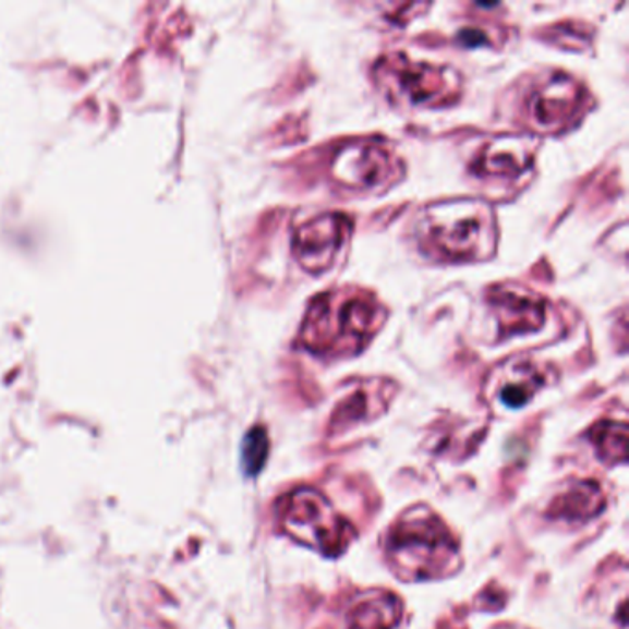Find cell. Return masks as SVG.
<instances>
[{
  "instance_id": "obj_3",
  "label": "cell",
  "mask_w": 629,
  "mask_h": 629,
  "mask_svg": "<svg viewBox=\"0 0 629 629\" xmlns=\"http://www.w3.org/2000/svg\"><path fill=\"white\" fill-rule=\"evenodd\" d=\"M418 237L426 253L450 263L487 261L497 250V218L482 199L462 198L428 205Z\"/></svg>"
},
{
  "instance_id": "obj_6",
  "label": "cell",
  "mask_w": 629,
  "mask_h": 629,
  "mask_svg": "<svg viewBox=\"0 0 629 629\" xmlns=\"http://www.w3.org/2000/svg\"><path fill=\"white\" fill-rule=\"evenodd\" d=\"M588 106V89L574 76L552 72L528 93L524 119L532 132L564 133L582 119Z\"/></svg>"
},
{
  "instance_id": "obj_15",
  "label": "cell",
  "mask_w": 629,
  "mask_h": 629,
  "mask_svg": "<svg viewBox=\"0 0 629 629\" xmlns=\"http://www.w3.org/2000/svg\"><path fill=\"white\" fill-rule=\"evenodd\" d=\"M589 439L596 450L600 462L606 463L607 468L626 463V450H628V426L626 423L602 421L591 428Z\"/></svg>"
},
{
  "instance_id": "obj_7",
  "label": "cell",
  "mask_w": 629,
  "mask_h": 629,
  "mask_svg": "<svg viewBox=\"0 0 629 629\" xmlns=\"http://www.w3.org/2000/svg\"><path fill=\"white\" fill-rule=\"evenodd\" d=\"M330 174L349 191L383 192L401 181L404 165L390 146L362 138L336 150Z\"/></svg>"
},
{
  "instance_id": "obj_5",
  "label": "cell",
  "mask_w": 629,
  "mask_h": 629,
  "mask_svg": "<svg viewBox=\"0 0 629 629\" xmlns=\"http://www.w3.org/2000/svg\"><path fill=\"white\" fill-rule=\"evenodd\" d=\"M375 78L394 102L414 108L450 106L462 95V78L455 69L421 63L397 52L377 61Z\"/></svg>"
},
{
  "instance_id": "obj_11",
  "label": "cell",
  "mask_w": 629,
  "mask_h": 629,
  "mask_svg": "<svg viewBox=\"0 0 629 629\" xmlns=\"http://www.w3.org/2000/svg\"><path fill=\"white\" fill-rule=\"evenodd\" d=\"M546 372L530 356L504 360L487 378V396L500 407L517 410L527 407L546 384Z\"/></svg>"
},
{
  "instance_id": "obj_14",
  "label": "cell",
  "mask_w": 629,
  "mask_h": 629,
  "mask_svg": "<svg viewBox=\"0 0 629 629\" xmlns=\"http://www.w3.org/2000/svg\"><path fill=\"white\" fill-rule=\"evenodd\" d=\"M404 617L401 598L390 591L373 589L354 600L348 612V629H397Z\"/></svg>"
},
{
  "instance_id": "obj_4",
  "label": "cell",
  "mask_w": 629,
  "mask_h": 629,
  "mask_svg": "<svg viewBox=\"0 0 629 629\" xmlns=\"http://www.w3.org/2000/svg\"><path fill=\"white\" fill-rule=\"evenodd\" d=\"M279 527L295 543L325 558H340L356 537V530L336 510L324 493L298 487L279 503Z\"/></svg>"
},
{
  "instance_id": "obj_16",
  "label": "cell",
  "mask_w": 629,
  "mask_h": 629,
  "mask_svg": "<svg viewBox=\"0 0 629 629\" xmlns=\"http://www.w3.org/2000/svg\"><path fill=\"white\" fill-rule=\"evenodd\" d=\"M270 455V438L264 426H253L242 441V469L247 476H257Z\"/></svg>"
},
{
  "instance_id": "obj_13",
  "label": "cell",
  "mask_w": 629,
  "mask_h": 629,
  "mask_svg": "<svg viewBox=\"0 0 629 629\" xmlns=\"http://www.w3.org/2000/svg\"><path fill=\"white\" fill-rule=\"evenodd\" d=\"M606 493L594 480H574L548 506L546 516L565 524H585L606 508Z\"/></svg>"
},
{
  "instance_id": "obj_10",
  "label": "cell",
  "mask_w": 629,
  "mask_h": 629,
  "mask_svg": "<svg viewBox=\"0 0 629 629\" xmlns=\"http://www.w3.org/2000/svg\"><path fill=\"white\" fill-rule=\"evenodd\" d=\"M534 137L528 135H498L480 148L473 172L484 180H519L534 167Z\"/></svg>"
},
{
  "instance_id": "obj_2",
  "label": "cell",
  "mask_w": 629,
  "mask_h": 629,
  "mask_svg": "<svg viewBox=\"0 0 629 629\" xmlns=\"http://www.w3.org/2000/svg\"><path fill=\"white\" fill-rule=\"evenodd\" d=\"M386 558L399 580H444L462 567L460 543L447 522L426 506L404 511L386 537Z\"/></svg>"
},
{
  "instance_id": "obj_8",
  "label": "cell",
  "mask_w": 629,
  "mask_h": 629,
  "mask_svg": "<svg viewBox=\"0 0 629 629\" xmlns=\"http://www.w3.org/2000/svg\"><path fill=\"white\" fill-rule=\"evenodd\" d=\"M353 223L342 213H324L295 229L292 252L311 274H324L335 266L338 253L348 244Z\"/></svg>"
},
{
  "instance_id": "obj_12",
  "label": "cell",
  "mask_w": 629,
  "mask_h": 629,
  "mask_svg": "<svg viewBox=\"0 0 629 629\" xmlns=\"http://www.w3.org/2000/svg\"><path fill=\"white\" fill-rule=\"evenodd\" d=\"M394 383L380 378L359 384L348 397H343V401L338 402L330 418V434H342L383 415L394 397Z\"/></svg>"
},
{
  "instance_id": "obj_17",
  "label": "cell",
  "mask_w": 629,
  "mask_h": 629,
  "mask_svg": "<svg viewBox=\"0 0 629 629\" xmlns=\"http://www.w3.org/2000/svg\"><path fill=\"white\" fill-rule=\"evenodd\" d=\"M458 39L462 41L463 47H484L487 45V37L480 28H463Z\"/></svg>"
},
{
  "instance_id": "obj_1",
  "label": "cell",
  "mask_w": 629,
  "mask_h": 629,
  "mask_svg": "<svg viewBox=\"0 0 629 629\" xmlns=\"http://www.w3.org/2000/svg\"><path fill=\"white\" fill-rule=\"evenodd\" d=\"M388 311L356 290L327 292L312 301L301 327L303 348L318 356H354L377 335Z\"/></svg>"
},
{
  "instance_id": "obj_9",
  "label": "cell",
  "mask_w": 629,
  "mask_h": 629,
  "mask_svg": "<svg viewBox=\"0 0 629 629\" xmlns=\"http://www.w3.org/2000/svg\"><path fill=\"white\" fill-rule=\"evenodd\" d=\"M489 306L495 312L498 338L532 335L545 325L548 303L541 295L517 285H498L487 295Z\"/></svg>"
}]
</instances>
